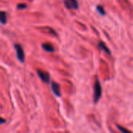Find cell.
Wrapping results in <instances>:
<instances>
[{
	"instance_id": "cell-7",
	"label": "cell",
	"mask_w": 133,
	"mask_h": 133,
	"mask_svg": "<svg viewBox=\"0 0 133 133\" xmlns=\"http://www.w3.org/2000/svg\"><path fill=\"white\" fill-rule=\"evenodd\" d=\"M42 48L48 52H54L55 51V48H53V46L50 44H42Z\"/></svg>"
},
{
	"instance_id": "cell-10",
	"label": "cell",
	"mask_w": 133,
	"mask_h": 133,
	"mask_svg": "<svg viewBox=\"0 0 133 133\" xmlns=\"http://www.w3.org/2000/svg\"><path fill=\"white\" fill-rule=\"evenodd\" d=\"M16 7L18 9H25L27 7V5L24 3H21V4H18Z\"/></svg>"
},
{
	"instance_id": "cell-6",
	"label": "cell",
	"mask_w": 133,
	"mask_h": 133,
	"mask_svg": "<svg viewBox=\"0 0 133 133\" xmlns=\"http://www.w3.org/2000/svg\"><path fill=\"white\" fill-rule=\"evenodd\" d=\"M0 23L2 25H5L7 23V15L6 12L3 11H0Z\"/></svg>"
},
{
	"instance_id": "cell-4",
	"label": "cell",
	"mask_w": 133,
	"mask_h": 133,
	"mask_svg": "<svg viewBox=\"0 0 133 133\" xmlns=\"http://www.w3.org/2000/svg\"><path fill=\"white\" fill-rule=\"evenodd\" d=\"M37 74H38L39 77L41 78V79L44 83H48L50 82V75L48 72H44V71H41V70H38L37 71Z\"/></svg>"
},
{
	"instance_id": "cell-5",
	"label": "cell",
	"mask_w": 133,
	"mask_h": 133,
	"mask_svg": "<svg viewBox=\"0 0 133 133\" xmlns=\"http://www.w3.org/2000/svg\"><path fill=\"white\" fill-rule=\"evenodd\" d=\"M51 90L54 93V94L57 97H61V90H60V86L55 82L51 83Z\"/></svg>"
},
{
	"instance_id": "cell-12",
	"label": "cell",
	"mask_w": 133,
	"mask_h": 133,
	"mask_svg": "<svg viewBox=\"0 0 133 133\" xmlns=\"http://www.w3.org/2000/svg\"><path fill=\"white\" fill-rule=\"evenodd\" d=\"M4 123H5V120L4 118H0V125H2V124H4Z\"/></svg>"
},
{
	"instance_id": "cell-1",
	"label": "cell",
	"mask_w": 133,
	"mask_h": 133,
	"mask_svg": "<svg viewBox=\"0 0 133 133\" xmlns=\"http://www.w3.org/2000/svg\"><path fill=\"white\" fill-rule=\"evenodd\" d=\"M102 94V89L100 84V82L97 78H96V82L94 84V103H97V101L100 100Z\"/></svg>"
},
{
	"instance_id": "cell-11",
	"label": "cell",
	"mask_w": 133,
	"mask_h": 133,
	"mask_svg": "<svg viewBox=\"0 0 133 133\" xmlns=\"http://www.w3.org/2000/svg\"><path fill=\"white\" fill-rule=\"evenodd\" d=\"M118 128L121 130V131H122V132H129V131H128L127 129H122V126H119V125H118Z\"/></svg>"
},
{
	"instance_id": "cell-2",
	"label": "cell",
	"mask_w": 133,
	"mask_h": 133,
	"mask_svg": "<svg viewBox=\"0 0 133 133\" xmlns=\"http://www.w3.org/2000/svg\"><path fill=\"white\" fill-rule=\"evenodd\" d=\"M16 52V58L20 62H25V55H24V51L23 49L22 48V46L19 44H16L14 45Z\"/></svg>"
},
{
	"instance_id": "cell-3",
	"label": "cell",
	"mask_w": 133,
	"mask_h": 133,
	"mask_svg": "<svg viewBox=\"0 0 133 133\" xmlns=\"http://www.w3.org/2000/svg\"><path fill=\"white\" fill-rule=\"evenodd\" d=\"M64 4L65 6L69 9H77L79 8V5L76 0H65Z\"/></svg>"
},
{
	"instance_id": "cell-8",
	"label": "cell",
	"mask_w": 133,
	"mask_h": 133,
	"mask_svg": "<svg viewBox=\"0 0 133 133\" xmlns=\"http://www.w3.org/2000/svg\"><path fill=\"white\" fill-rule=\"evenodd\" d=\"M99 48H101V49H103L104 51H106V53H108V54H109V55L111 54L110 50H109V49L105 46V44H104L103 42H100V43H99Z\"/></svg>"
},
{
	"instance_id": "cell-9",
	"label": "cell",
	"mask_w": 133,
	"mask_h": 133,
	"mask_svg": "<svg viewBox=\"0 0 133 133\" xmlns=\"http://www.w3.org/2000/svg\"><path fill=\"white\" fill-rule=\"evenodd\" d=\"M97 12H98L101 15H102V16H104V15H105V11H104L103 6H101V5H97Z\"/></svg>"
}]
</instances>
